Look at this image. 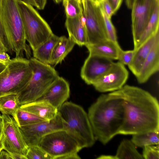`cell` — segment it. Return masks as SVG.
Here are the masks:
<instances>
[{
	"mask_svg": "<svg viewBox=\"0 0 159 159\" xmlns=\"http://www.w3.org/2000/svg\"><path fill=\"white\" fill-rule=\"evenodd\" d=\"M143 148L142 155L143 159H159V145H149Z\"/></svg>",
	"mask_w": 159,
	"mask_h": 159,
	"instance_id": "obj_31",
	"label": "cell"
},
{
	"mask_svg": "<svg viewBox=\"0 0 159 159\" xmlns=\"http://www.w3.org/2000/svg\"><path fill=\"white\" fill-rule=\"evenodd\" d=\"M24 139L28 147L39 145L42 139L47 134L56 130L64 129L63 122L58 113L49 120H44L19 127Z\"/></svg>",
	"mask_w": 159,
	"mask_h": 159,
	"instance_id": "obj_12",
	"label": "cell"
},
{
	"mask_svg": "<svg viewBox=\"0 0 159 159\" xmlns=\"http://www.w3.org/2000/svg\"><path fill=\"white\" fill-rule=\"evenodd\" d=\"M114 62L107 58L89 54L81 67V77L87 84L93 85Z\"/></svg>",
	"mask_w": 159,
	"mask_h": 159,
	"instance_id": "obj_14",
	"label": "cell"
},
{
	"mask_svg": "<svg viewBox=\"0 0 159 159\" xmlns=\"http://www.w3.org/2000/svg\"><path fill=\"white\" fill-rule=\"evenodd\" d=\"M88 115L95 139L106 144L119 134L123 124L122 100L111 92L102 94L89 107Z\"/></svg>",
	"mask_w": 159,
	"mask_h": 159,
	"instance_id": "obj_2",
	"label": "cell"
},
{
	"mask_svg": "<svg viewBox=\"0 0 159 159\" xmlns=\"http://www.w3.org/2000/svg\"><path fill=\"white\" fill-rule=\"evenodd\" d=\"M100 8L103 19L107 39L114 42H118L116 30L111 21V19L108 17L100 7Z\"/></svg>",
	"mask_w": 159,
	"mask_h": 159,
	"instance_id": "obj_29",
	"label": "cell"
},
{
	"mask_svg": "<svg viewBox=\"0 0 159 159\" xmlns=\"http://www.w3.org/2000/svg\"><path fill=\"white\" fill-rule=\"evenodd\" d=\"M102 0H93L95 3L97 5L99 6L100 2Z\"/></svg>",
	"mask_w": 159,
	"mask_h": 159,
	"instance_id": "obj_45",
	"label": "cell"
},
{
	"mask_svg": "<svg viewBox=\"0 0 159 159\" xmlns=\"http://www.w3.org/2000/svg\"><path fill=\"white\" fill-rule=\"evenodd\" d=\"M2 122L1 141L4 149L10 154L16 153L26 156L28 146L20 127L11 116L2 115Z\"/></svg>",
	"mask_w": 159,
	"mask_h": 159,
	"instance_id": "obj_9",
	"label": "cell"
},
{
	"mask_svg": "<svg viewBox=\"0 0 159 159\" xmlns=\"http://www.w3.org/2000/svg\"><path fill=\"white\" fill-rule=\"evenodd\" d=\"M89 54L96 55L113 60H117L119 52L121 48L118 42L107 39L98 43L85 46Z\"/></svg>",
	"mask_w": 159,
	"mask_h": 159,
	"instance_id": "obj_18",
	"label": "cell"
},
{
	"mask_svg": "<svg viewBox=\"0 0 159 159\" xmlns=\"http://www.w3.org/2000/svg\"><path fill=\"white\" fill-rule=\"evenodd\" d=\"M159 0H134L131 8V29L134 49L137 48L140 38Z\"/></svg>",
	"mask_w": 159,
	"mask_h": 159,
	"instance_id": "obj_11",
	"label": "cell"
},
{
	"mask_svg": "<svg viewBox=\"0 0 159 159\" xmlns=\"http://www.w3.org/2000/svg\"><path fill=\"white\" fill-rule=\"evenodd\" d=\"M116 159H143L142 154L136 148L131 141L124 139L120 143L115 155Z\"/></svg>",
	"mask_w": 159,
	"mask_h": 159,
	"instance_id": "obj_25",
	"label": "cell"
},
{
	"mask_svg": "<svg viewBox=\"0 0 159 159\" xmlns=\"http://www.w3.org/2000/svg\"><path fill=\"white\" fill-rule=\"evenodd\" d=\"M25 3L32 6L36 7V5L34 0H22Z\"/></svg>",
	"mask_w": 159,
	"mask_h": 159,
	"instance_id": "obj_41",
	"label": "cell"
},
{
	"mask_svg": "<svg viewBox=\"0 0 159 159\" xmlns=\"http://www.w3.org/2000/svg\"><path fill=\"white\" fill-rule=\"evenodd\" d=\"M19 127L45 120L34 114L20 108L14 119Z\"/></svg>",
	"mask_w": 159,
	"mask_h": 159,
	"instance_id": "obj_27",
	"label": "cell"
},
{
	"mask_svg": "<svg viewBox=\"0 0 159 159\" xmlns=\"http://www.w3.org/2000/svg\"><path fill=\"white\" fill-rule=\"evenodd\" d=\"M132 135L131 141L136 147L143 148L149 145H159V131Z\"/></svg>",
	"mask_w": 159,
	"mask_h": 159,
	"instance_id": "obj_26",
	"label": "cell"
},
{
	"mask_svg": "<svg viewBox=\"0 0 159 159\" xmlns=\"http://www.w3.org/2000/svg\"><path fill=\"white\" fill-rule=\"evenodd\" d=\"M70 85L63 78L59 76L36 101L47 102L58 109L69 98Z\"/></svg>",
	"mask_w": 159,
	"mask_h": 159,
	"instance_id": "obj_15",
	"label": "cell"
},
{
	"mask_svg": "<svg viewBox=\"0 0 159 159\" xmlns=\"http://www.w3.org/2000/svg\"><path fill=\"white\" fill-rule=\"evenodd\" d=\"M29 59L33 74L26 86L18 94L20 106L36 101L59 76L51 65L33 57Z\"/></svg>",
	"mask_w": 159,
	"mask_h": 159,
	"instance_id": "obj_5",
	"label": "cell"
},
{
	"mask_svg": "<svg viewBox=\"0 0 159 159\" xmlns=\"http://www.w3.org/2000/svg\"><path fill=\"white\" fill-rule=\"evenodd\" d=\"M2 115L0 116V139L1 138L2 128Z\"/></svg>",
	"mask_w": 159,
	"mask_h": 159,
	"instance_id": "obj_43",
	"label": "cell"
},
{
	"mask_svg": "<svg viewBox=\"0 0 159 159\" xmlns=\"http://www.w3.org/2000/svg\"><path fill=\"white\" fill-rule=\"evenodd\" d=\"M99 6L110 19L114 14L112 8L108 0H102L99 3Z\"/></svg>",
	"mask_w": 159,
	"mask_h": 159,
	"instance_id": "obj_34",
	"label": "cell"
},
{
	"mask_svg": "<svg viewBox=\"0 0 159 159\" xmlns=\"http://www.w3.org/2000/svg\"><path fill=\"white\" fill-rule=\"evenodd\" d=\"M158 31L159 3L157 5L148 22L140 38L137 49L148 39L155 35Z\"/></svg>",
	"mask_w": 159,
	"mask_h": 159,
	"instance_id": "obj_24",
	"label": "cell"
},
{
	"mask_svg": "<svg viewBox=\"0 0 159 159\" xmlns=\"http://www.w3.org/2000/svg\"><path fill=\"white\" fill-rule=\"evenodd\" d=\"M2 0H0V40L8 52H10L8 41L3 29L1 16V7Z\"/></svg>",
	"mask_w": 159,
	"mask_h": 159,
	"instance_id": "obj_33",
	"label": "cell"
},
{
	"mask_svg": "<svg viewBox=\"0 0 159 159\" xmlns=\"http://www.w3.org/2000/svg\"><path fill=\"white\" fill-rule=\"evenodd\" d=\"M75 43L69 37H59L52 53L49 64L55 66L61 63L73 48Z\"/></svg>",
	"mask_w": 159,
	"mask_h": 159,
	"instance_id": "obj_21",
	"label": "cell"
},
{
	"mask_svg": "<svg viewBox=\"0 0 159 159\" xmlns=\"http://www.w3.org/2000/svg\"><path fill=\"white\" fill-rule=\"evenodd\" d=\"M159 35V31L141 45L136 50L133 59L128 65L130 70L136 77L140 71L147 57Z\"/></svg>",
	"mask_w": 159,
	"mask_h": 159,
	"instance_id": "obj_19",
	"label": "cell"
},
{
	"mask_svg": "<svg viewBox=\"0 0 159 159\" xmlns=\"http://www.w3.org/2000/svg\"><path fill=\"white\" fill-rule=\"evenodd\" d=\"M123 101L124 120L119 134L133 135L159 130V105L157 99L139 87L125 85L111 92Z\"/></svg>",
	"mask_w": 159,
	"mask_h": 159,
	"instance_id": "obj_1",
	"label": "cell"
},
{
	"mask_svg": "<svg viewBox=\"0 0 159 159\" xmlns=\"http://www.w3.org/2000/svg\"><path fill=\"white\" fill-rule=\"evenodd\" d=\"M6 66L3 64L0 63V73L5 69Z\"/></svg>",
	"mask_w": 159,
	"mask_h": 159,
	"instance_id": "obj_44",
	"label": "cell"
},
{
	"mask_svg": "<svg viewBox=\"0 0 159 159\" xmlns=\"http://www.w3.org/2000/svg\"><path fill=\"white\" fill-rule=\"evenodd\" d=\"M32 74L29 59L22 57L11 59L0 73V96L19 93L29 81Z\"/></svg>",
	"mask_w": 159,
	"mask_h": 159,
	"instance_id": "obj_7",
	"label": "cell"
},
{
	"mask_svg": "<svg viewBox=\"0 0 159 159\" xmlns=\"http://www.w3.org/2000/svg\"><path fill=\"white\" fill-rule=\"evenodd\" d=\"M36 7L39 10L43 9L46 4L47 0H34Z\"/></svg>",
	"mask_w": 159,
	"mask_h": 159,
	"instance_id": "obj_37",
	"label": "cell"
},
{
	"mask_svg": "<svg viewBox=\"0 0 159 159\" xmlns=\"http://www.w3.org/2000/svg\"><path fill=\"white\" fill-rule=\"evenodd\" d=\"M78 1H79L80 3H82V0H77Z\"/></svg>",
	"mask_w": 159,
	"mask_h": 159,
	"instance_id": "obj_49",
	"label": "cell"
},
{
	"mask_svg": "<svg viewBox=\"0 0 159 159\" xmlns=\"http://www.w3.org/2000/svg\"><path fill=\"white\" fill-rule=\"evenodd\" d=\"M17 4L26 41L33 51L48 39L53 33L48 24L33 6L22 0H18Z\"/></svg>",
	"mask_w": 159,
	"mask_h": 159,
	"instance_id": "obj_6",
	"label": "cell"
},
{
	"mask_svg": "<svg viewBox=\"0 0 159 159\" xmlns=\"http://www.w3.org/2000/svg\"><path fill=\"white\" fill-rule=\"evenodd\" d=\"M64 129L78 143L82 149L92 146L95 139L88 114L80 106L65 102L58 109Z\"/></svg>",
	"mask_w": 159,
	"mask_h": 159,
	"instance_id": "obj_4",
	"label": "cell"
},
{
	"mask_svg": "<svg viewBox=\"0 0 159 159\" xmlns=\"http://www.w3.org/2000/svg\"><path fill=\"white\" fill-rule=\"evenodd\" d=\"M129 73L125 65L119 61L114 62L110 68L93 84L95 89L102 93L118 90L125 84Z\"/></svg>",
	"mask_w": 159,
	"mask_h": 159,
	"instance_id": "obj_13",
	"label": "cell"
},
{
	"mask_svg": "<svg viewBox=\"0 0 159 159\" xmlns=\"http://www.w3.org/2000/svg\"><path fill=\"white\" fill-rule=\"evenodd\" d=\"M135 52L134 49L124 51L121 48L119 52L117 60L123 65L128 66L131 62Z\"/></svg>",
	"mask_w": 159,
	"mask_h": 159,
	"instance_id": "obj_32",
	"label": "cell"
},
{
	"mask_svg": "<svg viewBox=\"0 0 159 159\" xmlns=\"http://www.w3.org/2000/svg\"><path fill=\"white\" fill-rule=\"evenodd\" d=\"M2 115H1L0 114V116H2Z\"/></svg>",
	"mask_w": 159,
	"mask_h": 159,
	"instance_id": "obj_50",
	"label": "cell"
},
{
	"mask_svg": "<svg viewBox=\"0 0 159 159\" xmlns=\"http://www.w3.org/2000/svg\"><path fill=\"white\" fill-rule=\"evenodd\" d=\"M20 105L18 94L11 93L0 96V112L15 118Z\"/></svg>",
	"mask_w": 159,
	"mask_h": 159,
	"instance_id": "obj_23",
	"label": "cell"
},
{
	"mask_svg": "<svg viewBox=\"0 0 159 159\" xmlns=\"http://www.w3.org/2000/svg\"><path fill=\"white\" fill-rule=\"evenodd\" d=\"M8 52L0 40V52Z\"/></svg>",
	"mask_w": 159,
	"mask_h": 159,
	"instance_id": "obj_42",
	"label": "cell"
},
{
	"mask_svg": "<svg viewBox=\"0 0 159 159\" xmlns=\"http://www.w3.org/2000/svg\"><path fill=\"white\" fill-rule=\"evenodd\" d=\"M159 70V35L147 57L140 71L136 76L138 83H146Z\"/></svg>",
	"mask_w": 159,
	"mask_h": 159,
	"instance_id": "obj_16",
	"label": "cell"
},
{
	"mask_svg": "<svg viewBox=\"0 0 159 159\" xmlns=\"http://www.w3.org/2000/svg\"><path fill=\"white\" fill-rule=\"evenodd\" d=\"M1 139H0V151L2 150V149H3V147H2V143H1Z\"/></svg>",
	"mask_w": 159,
	"mask_h": 159,
	"instance_id": "obj_46",
	"label": "cell"
},
{
	"mask_svg": "<svg viewBox=\"0 0 159 159\" xmlns=\"http://www.w3.org/2000/svg\"><path fill=\"white\" fill-rule=\"evenodd\" d=\"M11 60L10 56L7 52H0V63L7 66Z\"/></svg>",
	"mask_w": 159,
	"mask_h": 159,
	"instance_id": "obj_35",
	"label": "cell"
},
{
	"mask_svg": "<svg viewBox=\"0 0 159 159\" xmlns=\"http://www.w3.org/2000/svg\"><path fill=\"white\" fill-rule=\"evenodd\" d=\"M115 14L120 7L123 0H108Z\"/></svg>",
	"mask_w": 159,
	"mask_h": 159,
	"instance_id": "obj_36",
	"label": "cell"
},
{
	"mask_svg": "<svg viewBox=\"0 0 159 159\" xmlns=\"http://www.w3.org/2000/svg\"><path fill=\"white\" fill-rule=\"evenodd\" d=\"M63 0H54V1L56 3H59L60 2H62Z\"/></svg>",
	"mask_w": 159,
	"mask_h": 159,
	"instance_id": "obj_48",
	"label": "cell"
},
{
	"mask_svg": "<svg viewBox=\"0 0 159 159\" xmlns=\"http://www.w3.org/2000/svg\"><path fill=\"white\" fill-rule=\"evenodd\" d=\"M59 38L53 33L48 39L33 51V57L42 63L49 64L53 50Z\"/></svg>",
	"mask_w": 159,
	"mask_h": 159,
	"instance_id": "obj_22",
	"label": "cell"
},
{
	"mask_svg": "<svg viewBox=\"0 0 159 159\" xmlns=\"http://www.w3.org/2000/svg\"><path fill=\"white\" fill-rule=\"evenodd\" d=\"M12 159H27L26 156L16 153L10 154Z\"/></svg>",
	"mask_w": 159,
	"mask_h": 159,
	"instance_id": "obj_39",
	"label": "cell"
},
{
	"mask_svg": "<svg viewBox=\"0 0 159 159\" xmlns=\"http://www.w3.org/2000/svg\"><path fill=\"white\" fill-rule=\"evenodd\" d=\"M90 1V2H91L93 3H94V4H96L93 1V0H82V3L83 2H85V1ZM82 4V3H81Z\"/></svg>",
	"mask_w": 159,
	"mask_h": 159,
	"instance_id": "obj_47",
	"label": "cell"
},
{
	"mask_svg": "<svg viewBox=\"0 0 159 159\" xmlns=\"http://www.w3.org/2000/svg\"><path fill=\"white\" fill-rule=\"evenodd\" d=\"M65 25L69 37L80 46H85L88 43L85 20L83 14L73 18H66Z\"/></svg>",
	"mask_w": 159,
	"mask_h": 159,
	"instance_id": "obj_17",
	"label": "cell"
},
{
	"mask_svg": "<svg viewBox=\"0 0 159 159\" xmlns=\"http://www.w3.org/2000/svg\"><path fill=\"white\" fill-rule=\"evenodd\" d=\"M26 157L27 159H52L39 145L28 147Z\"/></svg>",
	"mask_w": 159,
	"mask_h": 159,
	"instance_id": "obj_30",
	"label": "cell"
},
{
	"mask_svg": "<svg viewBox=\"0 0 159 159\" xmlns=\"http://www.w3.org/2000/svg\"><path fill=\"white\" fill-rule=\"evenodd\" d=\"M39 146L52 159H80L78 152L82 149L66 131L58 130L43 137Z\"/></svg>",
	"mask_w": 159,
	"mask_h": 159,
	"instance_id": "obj_8",
	"label": "cell"
},
{
	"mask_svg": "<svg viewBox=\"0 0 159 159\" xmlns=\"http://www.w3.org/2000/svg\"><path fill=\"white\" fill-rule=\"evenodd\" d=\"M20 108L32 113L45 120L54 119L58 113V109L49 103L38 101L22 105Z\"/></svg>",
	"mask_w": 159,
	"mask_h": 159,
	"instance_id": "obj_20",
	"label": "cell"
},
{
	"mask_svg": "<svg viewBox=\"0 0 159 159\" xmlns=\"http://www.w3.org/2000/svg\"><path fill=\"white\" fill-rule=\"evenodd\" d=\"M98 159H116V157L115 156L110 155H102L98 158Z\"/></svg>",
	"mask_w": 159,
	"mask_h": 159,
	"instance_id": "obj_40",
	"label": "cell"
},
{
	"mask_svg": "<svg viewBox=\"0 0 159 159\" xmlns=\"http://www.w3.org/2000/svg\"><path fill=\"white\" fill-rule=\"evenodd\" d=\"M66 18H73L83 14L81 3L77 0H63Z\"/></svg>",
	"mask_w": 159,
	"mask_h": 159,
	"instance_id": "obj_28",
	"label": "cell"
},
{
	"mask_svg": "<svg viewBox=\"0 0 159 159\" xmlns=\"http://www.w3.org/2000/svg\"><path fill=\"white\" fill-rule=\"evenodd\" d=\"M18 0H2L1 16L3 29L11 52L16 57L24 52L28 59L31 58L30 47L26 43L24 26L19 10Z\"/></svg>",
	"mask_w": 159,
	"mask_h": 159,
	"instance_id": "obj_3",
	"label": "cell"
},
{
	"mask_svg": "<svg viewBox=\"0 0 159 159\" xmlns=\"http://www.w3.org/2000/svg\"><path fill=\"white\" fill-rule=\"evenodd\" d=\"M0 159H12V158L8 152L2 149L0 151Z\"/></svg>",
	"mask_w": 159,
	"mask_h": 159,
	"instance_id": "obj_38",
	"label": "cell"
},
{
	"mask_svg": "<svg viewBox=\"0 0 159 159\" xmlns=\"http://www.w3.org/2000/svg\"><path fill=\"white\" fill-rule=\"evenodd\" d=\"M81 4L87 34V44L108 39L99 6L89 1L84 2Z\"/></svg>",
	"mask_w": 159,
	"mask_h": 159,
	"instance_id": "obj_10",
	"label": "cell"
}]
</instances>
